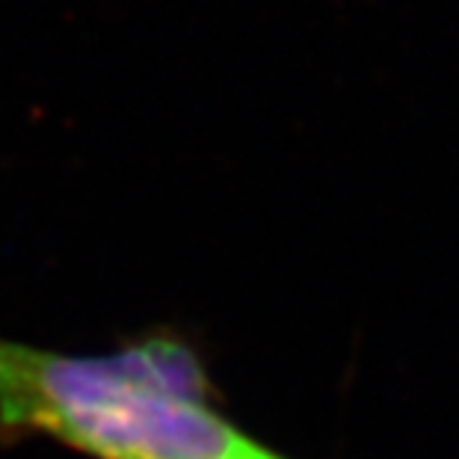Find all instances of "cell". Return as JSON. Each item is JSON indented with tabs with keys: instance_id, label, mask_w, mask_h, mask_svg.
<instances>
[{
	"instance_id": "obj_1",
	"label": "cell",
	"mask_w": 459,
	"mask_h": 459,
	"mask_svg": "<svg viewBox=\"0 0 459 459\" xmlns=\"http://www.w3.org/2000/svg\"><path fill=\"white\" fill-rule=\"evenodd\" d=\"M0 436L92 459H285L220 412L199 356L166 335L110 356L0 338Z\"/></svg>"
}]
</instances>
